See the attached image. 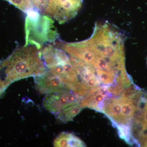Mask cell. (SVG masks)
<instances>
[{"label": "cell", "instance_id": "277c9868", "mask_svg": "<svg viewBox=\"0 0 147 147\" xmlns=\"http://www.w3.org/2000/svg\"><path fill=\"white\" fill-rule=\"evenodd\" d=\"M83 0H48L43 14L63 24L76 17Z\"/></svg>", "mask_w": 147, "mask_h": 147}, {"label": "cell", "instance_id": "5b68a950", "mask_svg": "<svg viewBox=\"0 0 147 147\" xmlns=\"http://www.w3.org/2000/svg\"><path fill=\"white\" fill-rule=\"evenodd\" d=\"M84 97L71 90L66 89L46 95L42 104L55 117L66 108L80 104Z\"/></svg>", "mask_w": 147, "mask_h": 147}, {"label": "cell", "instance_id": "9c48e42d", "mask_svg": "<svg viewBox=\"0 0 147 147\" xmlns=\"http://www.w3.org/2000/svg\"><path fill=\"white\" fill-rule=\"evenodd\" d=\"M112 125L117 129L119 137L121 139H123L125 142L130 146H137L140 147L139 143L133 136L130 125L117 123L113 124Z\"/></svg>", "mask_w": 147, "mask_h": 147}, {"label": "cell", "instance_id": "9a60e30c", "mask_svg": "<svg viewBox=\"0 0 147 147\" xmlns=\"http://www.w3.org/2000/svg\"></svg>", "mask_w": 147, "mask_h": 147}, {"label": "cell", "instance_id": "52a82bcc", "mask_svg": "<svg viewBox=\"0 0 147 147\" xmlns=\"http://www.w3.org/2000/svg\"><path fill=\"white\" fill-rule=\"evenodd\" d=\"M54 146L57 147H86L84 142L71 133L64 132L55 139Z\"/></svg>", "mask_w": 147, "mask_h": 147}, {"label": "cell", "instance_id": "7a4b0ae2", "mask_svg": "<svg viewBox=\"0 0 147 147\" xmlns=\"http://www.w3.org/2000/svg\"><path fill=\"white\" fill-rule=\"evenodd\" d=\"M40 53L48 71L60 77L74 92L83 96L88 93V90L79 80L67 53L51 44L42 47Z\"/></svg>", "mask_w": 147, "mask_h": 147}, {"label": "cell", "instance_id": "8fae6325", "mask_svg": "<svg viewBox=\"0 0 147 147\" xmlns=\"http://www.w3.org/2000/svg\"><path fill=\"white\" fill-rule=\"evenodd\" d=\"M8 2L16 8L28 13L30 11L37 10L29 0H5Z\"/></svg>", "mask_w": 147, "mask_h": 147}, {"label": "cell", "instance_id": "7c38bea8", "mask_svg": "<svg viewBox=\"0 0 147 147\" xmlns=\"http://www.w3.org/2000/svg\"><path fill=\"white\" fill-rule=\"evenodd\" d=\"M140 108L141 109V115L140 119L136 121L140 122L142 125L143 129L147 128V96Z\"/></svg>", "mask_w": 147, "mask_h": 147}, {"label": "cell", "instance_id": "8992f818", "mask_svg": "<svg viewBox=\"0 0 147 147\" xmlns=\"http://www.w3.org/2000/svg\"><path fill=\"white\" fill-rule=\"evenodd\" d=\"M34 80L35 87L40 94L47 95L64 90H70L62 79L47 69L42 74L34 76Z\"/></svg>", "mask_w": 147, "mask_h": 147}, {"label": "cell", "instance_id": "4fadbf2b", "mask_svg": "<svg viewBox=\"0 0 147 147\" xmlns=\"http://www.w3.org/2000/svg\"><path fill=\"white\" fill-rule=\"evenodd\" d=\"M32 3L37 10L43 11L47 5L48 0H29Z\"/></svg>", "mask_w": 147, "mask_h": 147}, {"label": "cell", "instance_id": "6da1fadb", "mask_svg": "<svg viewBox=\"0 0 147 147\" xmlns=\"http://www.w3.org/2000/svg\"><path fill=\"white\" fill-rule=\"evenodd\" d=\"M41 49L35 45H25L14 50L3 62L4 81L7 86L21 79L40 75L47 70L41 57Z\"/></svg>", "mask_w": 147, "mask_h": 147}, {"label": "cell", "instance_id": "5bb4252c", "mask_svg": "<svg viewBox=\"0 0 147 147\" xmlns=\"http://www.w3.org/2000/svg\"><path fill=\"white\" fill-rule=\"evenodd\" d=\"M8 87L4 80L3 81L0 78V97L2 95Z\"/></svg>", "mask_w": 147, "mask_h": 147}, {"label": "cell", "instance_id": "ba28073f", "mask_svg": "<svg viewBox=\"0 0 147 147\" xmlns=\"http://www.w3.org/2000/svg\"><path fill=\"white\" fill-rule=\"evenodd\" d=\"M122 98L121 123L131 126L136 106L130 98L121 96Z\"/></svg>", "mask_w": 147, "mask_h": 147}, {"label": "cell", "instance_id": "30bf717a", "mask_svg": "<svg viewBox=\"0 0 147 147\" xmlns=\"http://www.w3.org/2000/svg\"><path fill=\"white\" fill-rule=\"evenodd\" d=\"M83 109L80 104L72 105L64 109L55 116V117L60 122L63 123L68 122L72 121Z\"/></svg>", "mask_w": 147, "mask_h": 147}, {"label": "cell", "instance_id": "3957f363", "mask_svg": "<svg viewBox=\"0 0 147 147\" xmlns=\"http://www.w3.org/2000/svg\"><path fill=\"white\" fill-rule=\"evenodd\" d=\"M27 14L25 45H35L41 49L45 42L55 40L58 34L53 25V19L46 15H41L38 11Z\"/></svg>", "mask_w": 147, "mask_h": 147}]
</instances>
